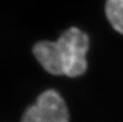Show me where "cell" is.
Listing matches in <instances>:
<instances>
[{
  "label": "cell",
  "instance_id": "3957f363",
  "mask_svg": "<svg viewBox=\"0 0 123 122\" xmlns=\"http://www.w3.org/2000/svg\"><path fill=\"white\" fill-rule=\"evenodd\" d=\"M33 53L38 63L47 72L53 75H64L56 41H39L33 47Z\"/></svg>",
  "mask_w": 123,
  "mask_h": 122
},
{
  "label": "cell",
  "instance_id": "277c9868",
  "mask_svg": "<svg viewBox=\"0 0 123 122\" xmlns=\"http://www.w3.org/2000/svg\"><path fill=\"white\" fill-rule=\"evenodd\" d=\"M105 10L112 27L123 34V0H106Z\"/></svg>",
  "mask_w": 123,
  "mask_h": 122
},
{
  "label": "cell",
  "instance_id": "7a4b0ae2",
  "mask_svg": "<svg viewBox=\"0 0 123 122\" xmlns=\"http://www.w3.org/2000/svg\"><path fill=\"white\" fill-rule=\"evenodd\" d=\"M21 122H69V114L61 96L54 90H48L25 110Z\"/></svg>",
  "mask_w": 123,
  "mask_h": 122
},
{
  "label": "cell",
  "instance_id": "6da1fadb",
  "mask_svg": "<svg viewBox=\"0 0 123 122\" xmlns=\"http://www.w3.org/2000/svg\"><path fill=\"white\" fill-rule=\"evenodd\" d=\"M56 43L64 75L72 78L82 75L87 67L86 55L90 45L88 36L80 29L71 27L62 33Z\"/></svg>",
  "mask_w": 123,
  "mask_h": 122
}]
</instances>
